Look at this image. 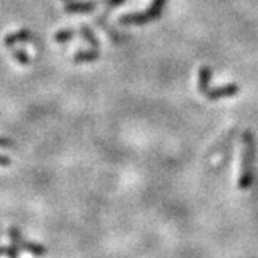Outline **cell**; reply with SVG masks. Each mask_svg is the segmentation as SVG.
<instances>
[{
	"mask_svg": "<svg viewBox=\"0 0 258 258\" xmlns=\"http://www.w3.org/2000/svg\"><path fill=\"white\" fill-rule=\"evenodd\" d=\"M255 138L251 131H245L242 134V157H241L240 178H238V188L245 191L248 189L254 181V161H255Z\"/></svg>",
	"mask_w": 258,
	"mask_h": 258,
	"instance_id": "cell-1",
	"label": "cell"
},
{
	"mask_svg": "<svg viewBox=\"0 0 258 258\" xmlns=\"http://www.w3.org/2000/svg\"><path fill=\"white\" fill-rule=\"evenodd\" d=\"M168 0H152L151 6L145 12L128 13L119 18L120 25H147L152 20H157L162 15L164 6Z\"/></svg>",
	"mask_w": 258,
	"mask_h": 258,
	"instance_id": "cell-2",
	"label": "cell"
},
{
	"mask_svg": "<svg viewBox=\"0 0 258 258\" xmlns=\"http://www.w3.org/2000/svg\"><path fill=\"white\" fill-rule=\"evenodd\" d=\"M238 92H240V86L237 83H228V85H222V86H218V88H211L210 86L203 95L208 101H218V99H222V98L234 96Z\"/></svg>",
	"mask_w": 258,
	"mask_h": 258,
	"instance_id": "cell-3",
	"label": "cell"
},
{
	"mask_svg": "<svg viewBox=\"0 0 258 258\" xmlns=\"http://www.w3.org/2000/svg\"><path fill=\"white\" fill-rule=\"evenodd\" d=\"M212 76V69L210 66L204 64L198 69V91L200 93H204L210 88V81Z\"/></svg>",
	"mask_w": 258,
	"mask_h": 258,
	"instance_id": "cell-4",
	"label": "cell"
},
{
	"mask_svg": "<svg viewBox=\"0 0 258 258\" xmlns=\"http://www.w3.org/2000/svg\"><path fill=\"white\" fill-rule=\"evenodd\" d=\"M20 248L26 249L29 252H32L33 255H45L46 254V247L42 245V244H37V242H28V241H22L20 244Z\"/></svg>",
	"mask_w": 258,
	"mask_h": 258,
	"instance_id": "cell-5",
	"label": "cell"
},
{
	"mask_svg": "<svg viewBox=\"0 0 258 258\" xmlns=\"http://www.w3.org/2000/svg\"><path fill=\"white\" fill-rule=\"evenodd\" d=\"M19 252H20V247L16 244H12L10 247H0V257L8 258H18Z\"/></svg>",
	"mask_w": 258,
	"mask_h": 258,
	"instance_id": "cell-6",
	"label": "cell"
},
{
	"mask_svg": "<svg viewBox=\"0 0 258 258\" xmlns=\"http://www.w3.org/2000/svg\"><path fill=\"white\" fill-rule=\"evenodd\" d=\"M96 57H99V52L95 49L92 52H89V53H81V55H78L75 59L76 60H93V59H96Z\"/></svg>",
	"mask_w": 258,
	"mask_h": 258,
	"instance_id": "cell-7",
	"label": "cell"
},
{
	"mask_svg": "<svg viewBox=\"0 0 258 258\" xmlns=\"http://www.w3.org/2000/svg\"><path fill=\"white\" fill-rule=\"evenodd\" d=\"M82 33H83V36L88 39V42H89V43H91V45H92L93 47H98V40L95 39V36H93L92 30H91V29L83 28L82 29Z\"/></svg>",
	"mask_w": 258,
	"mask_h": 258,
	"instance_id": "cell-8",
	"label": "cell"
}]
</instances>
